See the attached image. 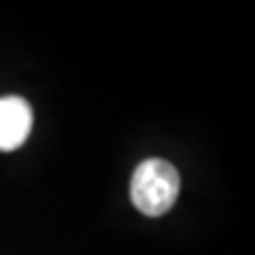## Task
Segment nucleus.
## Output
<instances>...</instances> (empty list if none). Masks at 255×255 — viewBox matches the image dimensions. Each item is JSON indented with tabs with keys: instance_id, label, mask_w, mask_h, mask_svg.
Listing matches in <instances>:
<instances>
[{
	"instance_id": "f03ea898",
	"label": "nucleus",
	"mask_w": 255,
	"mask_h": 255,
	"mask_svg": "<svg viewBox=\"0 0 255 255\" xmlns=\"http://www.w3.org/2000/svg\"><path fill=\"white\" fill-rule=\"evenodd\" d=\"M32 109L19 96L0 98V151H13L28 140Z\"/></svg>"
},
{
	"instance_id": "f257e3e1",
	"label": "nucleus",
	"mask_w": 255,
	"mask_h": 255,
	"mask_svg": "<svg viewBox=\"0 0 255 255\" xmlns=\"http://www.w3.org/2000/svg\"><path fill=\"white\" fill-rule=\"evenodd\" d=\"M181 177L179 170L162 157H151L134 170L130 196L134 206L147 217H162L179 198Z\"/></svg>"
}]
</instances>
